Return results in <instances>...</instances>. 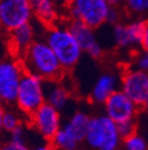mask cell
<instances>
[{
    "instance_id": "31",
    "label": "cell",
    "mask_w": 148,
    "mask_h": 150,
    "mask_svg": "<svg viewBox=\"0 0 148 150\" xmlns=\"http://www.w3.org/2000/svg\"><path fill=\"white\" fill-rule=\"evenodd\" d=\"M141 108L146 112V113H148V94H147V97H146V99H145L143 104L141 105Z\"/></svg>"
},
{
    "instance_id": "6",
    "label": "cell",
    "mask_w": 148,
    "mask_h": 150,
    "mask_svg": "<svg viewBox=\"0 0 148 150\" xmlns=\"http://www.w3.org/2000/svg\"><path fill=\"white\" fill-rule=\"evenodd\" d=\"M24 73L20 59L11 56L0 60V103L5 106L14 105Z\"/></svg>"
},
{
    "instance_id": "26",
    "label": "cell",
    "mask_w": 148,
    "mask_h": 150,
    "mask_svg": "<svg viewBox=\"0 0 148 150\" xmlns=\"http://www.w3.org/2000/svg\"><path fill=\"white\" fill-rule=\"evenodd\" d=\"M0 150H31L26 143H15V142H11L6 143L4 145L0 146Z\"/></svg>"
},
{
    "instance_id": "11",
    "label": "cell",
    "mask_w": 148,
    "mask_h": 150,
    "mask_svg": "<svg viewBox=\"0 0 148 150\" xmlns=\"http://www.w3.org/2000/svg\"><path fill=\"white\" fill-rule=\"evenodd\" d=\"M69 29L76 37L77 42L84 52H87L91 59L98 60L103 56V47L97 41L95 29L90 28L89 25L80 22V21H70Z\"/></svg>"
},
{
    "instance_id": "12",
    "label": "cell",
    "mask_w": 148,
    "mask_h": 150,
    "mask_svg": "<svg viewBox=\"0 0 148 150\" xmlns=\"http://www.w3.org/2000/svg\"><path fill=\"white\" fill-rule=\"evenodd\" d=\"M36 26L30 22L8 32V48L12 56L20 59L30 45L36 41Z\"/></svg>"
},
{
    "instance_id": "30",
    "label": "cell",
    "mask_w": 148,
    "mask_h": 150,
    "mask_svg": "<svg viewBox=\"0 0 148 150\" xmlns=\"http://www.w3.org/2000/svg\"><path fill=\"white\" fill-rule=\"evenodd\" d=\"M108 4L110 6H116V7H120L121 5H123V0H107Z\"/></svg>"
},
{
    "instance_id": "17",
    "label": "cell",
    "mask_w": 148,
    "mask_h": 150,
    "mask_svg": "<svg viewBox=\"0 0 148 150\" xmlns=\"http://www.w3.org/2000/svg\"><path fill=\"white\" fill-rule=\"evenodd\" d=\"M50 143L56 150H80L81 144L63 127L57 131V134L52 137Z\"/></svg>"
},
{
    "instance_id": "23",
    "label": "cell",
    "mask_w": 148,
    "mask_h": 150,
    "mask_svg": "<svg viewBox=\"0 0 148 150\" xmlns=\"http://www.w3.org/2000/svg\"><path fill=\"white\" fill-rule=\"evenodd\" d=\"M133 68L139 69V70H145L148 71V52L142 50L136 52L134 59H133Z\"/></svg>"
},
{
    "instance_id": "2",
    "label": "cell",
    "mask_w": 148,
    "mask_h": 150,
    "mask_svg": "<svg viewBox=\"0 0 148 150\" xmlns=\"http://www.w3.org/2000/svg\"><path fill=\"white\" fill-rule=\"evenodd\" d=\"M44 40L58 57L65 71L75 68L84 52L69 26L52 24L46 26Z\"/></svg>"
},
{
    "instance_id": "18",
    "label": "cell",
    "mask_w": 148,
    "mask_h": 150,
    "mask_svg": "<svg viewBox=\"0 0 148 150\" xmlns=\"http://www.w3.org/2000/svg\"><path fill=\"white\" fill-rule=\"evenodd\" d=\"M112 38L114 42V45L119 49H129L134 48L131 36H129L128 29H127V23H117L113 25L112 28Z\"/></svg>"
},
{
    "instance_id": "9",
    "label": "cell",
    "mask_w": 148,
    "mask_h": 150,
    "mask_svg": "<svg viewBox=\"0 0 148 150\" xmlns=\"http://www.w3.org/2000/svg\"><path fill=\"white\" fill-rule=\"evenodd\" d=\"M103 106L105 115L117 124L126 120L135 119L141 108V106L135 104L120 88L107 99Z\"/></svg>"
},
{
    "instance_id": "7",
    "label": "cell",
    "mask_w": 148,
    "mask_h": 150,
    "mask_svg": "<svg viewBox=\"0 0 148 150\" xmlns=\"http://www.w3.org/2000/svg\"><path fill=\"white\" fill-rule=\"evenodd\" d=\"M33 16L30 0H0V28L6 32L30 23Z\"/></svg>"
},
{
    "instance_id": "25",
    "label": "cell",
    "mask_w": 148,
    "mask_h": 150,
    "mask_svg": "<svg viewBox=\"0 0 148 150\" xmlns=\"http://www.w3.org/2000/svg\"><path fill=\"white\" fill-rule=\"evenodd\" d=\"M11 135V142H15V143H26L25 141V130L23 124L20 126H18L15 130H13L12 132H10Z\"/></svg>"
},
{
    "instance_id": "16",
    "label": "cell",
    "mask_w": 148,
    "mask_h": 150,
    "mask_svg": "<svg viewBox=\"0 0 148 150\" xmlns=\"http://www.w3.org/2000/svg\"><path fill=\"white\" fill-rule=\"evenodd\" d=\"M34 17L44 25L54 24L57 19V4L56 0H30Z\"/></svg>"
},
{
    "instance_id": "8",
    "label": "cell",
    "mask_w": 148,
    "mask_h": 150,
    "mask_svg": "<svg viewBox=\"0 0 148 150\" xmlns=\"http://www.w3.org/2000/svg\"><path fill=\"white\" fill-rule=\"evenodd\" d=\"M26 119L37 132L49 142L62 127L61 111L49 103H44Z\"/></svg>"
},
{
    "instance_id": "20",
    "label": "cell",
    "mask_w": 148,
    "mask_h": 150,
    "mask_svg": "<svg viewBox=\"0 0 148 150\" xmlns=\"http://www.w3.org/2000/svg\"><path fill=\"white\" fill-rule=\"evenodd\" d=\"M124 8L133 16H145L148 13V0H123Z\"/></svg>"
},
{
    "instance_id": "3",
    "label": "cell",
    "mask_w": 148,
    "mask_h": 150,
    "mask_svg": "<svg viewBox=\"0 0 148 150\" xmlns=\"http://www.w3.org/2000/svg\"><path fill=\"white\" fill-rule=\"evenodd\" d=\"M84 143L90 150H116L121 148L122 138L117 123L105 113L90 118Z\"/></svg>"
},
{
    "instance_id": "1",
    "label": "cell",
    "mask_w": 148,
    "mask_h": 150,
    "mask_svg": "<svg viewBox=\"0 0 148 150\" xmlns=\"http://www.w3.org/2000/svg\"><path fill=\"white\" fill-rule=\"evenodd\" d=\"M25 71L40 76L44 81L61 80L65 71L45 40H36L20 57Z\"/></svg>"
},
{
    "instance_id": "15",
    "label": "cell",
    "mask_w": 148,
    "mask_h": 150,
    "mask_svg": "<svg viewBox=\"0 0 148 150\" xmlns=\"http://www.w3.org/2000/svg\"><path fill=\"white\" fill-rule=\"evenodd\" d=\"M90 118L91 117L87 113V112L76 111L62 127L65 131H68L75 139H77L80 143H82V142H84V138L87 135Z\"/></svg>"
},
{
    "instance_id": "13",
    "label": "cell",
    "mask_w": 148,
    "mask_h": 150,
    "mask_svg": "<svg viewBox=\"0 0 148 150\" xmlns=\"http://www.w3.org/2000/svg\"><path fill=\"white\" fill-rule=\"evenodd\" d=\"M121 79H119L114 73H103L97 78L90 92V100L97 104L103 105L107 99L119 89Z\"/></svg>"
},
{
    "instance_id": "5",
    "label": "cell",
    "mask_w": 148,
    "mask_h": 150,
    "mask_svg": "<svg viewBox=\"0 0 148 150\" xmlns=\"http://www.w3.org/2000/svg\"><path fill=\"white\" fill-rule=\"evenodd\" d=\"M109 8L107 0H65L70 21H80L92 29H98L107 23Z\"/></svg>"
},
{
    "instance_id": "29",
    "label": "cell",
    "mask_w": 148,
    "mask_h": 150,
    "mask_svg": "<svg viewBox=\"0 0 148 150\" xmlns=\"http://www.w3.org/2000/svg\"><path fill=\"white\" fill-rule=\"evenodd\" d=\"M33 150H56V149L51 145V143H49V144H42V145L36 146Z\"/></svg>"
},
{
    "instance_id": "22",
    "label": "cell",
    "mask_w": 148,
    "mask_h": 150,
    "mask_svg": "<svg viewBox=\"0 0 148 150\" xmlns=\"http://www.w3.org/2000/svg\"><path fill=\"white\" fill-rule=\"evenodd\" d=\"M117 127H119V132H120V136H121L122 139L128 137V136H131V135H133V134H135V132H138V124H136L135 119L119 123Z\"/></svg>"
},
{
    "instance_id": "28",
    "label": "cell",
    "mask_w": 148,
    "mask_h": 150,
    "mask_svg": "<svg viewBox=\"0 0 148 150\" xmlns=\"http://www.w3.org/2000/svg\"><path fill=\"white\" fill-rule=\"evenodd\" d=\"M5 111H6L5 105L0 103V132H3V131H4V127H3V119H4Z\"/></svg>"
},
{
    "instance_id": "19",
    "label": "cell",
    "mask_w": 148,
    "mask_h": 150,
    "mask_svg": "<svg viewBox=\"0 0 148 150\" xmlns=\"http://www.w3.org/2000/svg\"><path fill=\"white\" fill-rule=\"evenodd\" d=\"M121 148L122 150H148V142L143 136L135 132L122 139Z\"/></svg>"
},
{
    "instance_id": "4",
    "label": "cell",
    "mask_w": 148,
    "mask_h": 150,
    "mask_svg": "<svg viewBox=\"0 0 148 150\" xmlns=\"http://www.w3.org/2000/svg\"><path fill=\"white\" fill-rule=\"evenodd\" d=\"M44 103H46L45 81L38 75L25 71L18 88L15 107L27 118Z\"/></svg>"
},
{
    "instance_id": "21",
    "label": "cell",
    "mask_w": 148,
    "mask_h": 150,
    "mask_svg": "<svg viewBox=\"0 0 148 150\" xmlns=\"http://www.w3.org/2000/svg\"><path fill=\"white\" fill-rule=\"evenodd\" d=\"M22 118L19 116V113L13 110H6L4 113V119H3V127L4 131L6 132H12L13 130H15L18 126H20L22 123Z\"/></svg>"
},
{
    "instance_id": "32",
    "label": "cell",
    "mask_w": 148,
    "mask_h": 150,
    "mask_svg": "<svg viewBox=\"0 0 148 150\" xmlns=\"http://www.w3.org/2000/svg\"><path fill=\"white\" fill-rule=\"evenodd\" d=\"M116 150H122V149H116Z\"/></svg>"
},
{
    "instance_id": "27",
    "label": "cell",
    "mask_w": 148,
    "mask_h": 150,
    "mask_svg": "<svg viewBox=\"0 0 148 150\" xmlns=\"http://www.w3.org/2000/svg\"><path fill=\"white\" fill-rule=\"evenodd\" d=\"M141 49L148 52V21L145 23V30H143V36H142V41L140 44Z\"/></svg>"
},
{
    "instance_id": "14",
    "label": "cell",
    "mask_w": 148,
    "mask_h": 150,
    "mask_svg": "<svg viewBox=\"0 0 148 150\" xmlns=\"http://www.w3.org/2000/svg\"><path fill=\"white\" fill-rule=\"evenodd\" d=\"M58 81L59 80L45 81L46 103L51 104L59 111H63L70 103L71 93L64 85L58 83Z\"/></svg>"
},
{
    "instance_id": "24",
    "label": "cell",
    "mask_w": 148,
    "mask_h": 150,
    "mask_svg": "<svg viewBox=\"0 0 148 150\" xmlns=\"http://www.w3.org/2000/svg\"><path fill=\"white\" fill-rule=\"evenodd\" d=\"M121 22V11L120 7L116 6H110L109 11H108V16H107V23L109 25H115L117 23Z\"/></svg>"
},
{
    "instance_id": "10",
    "label": "cell",
    "mask_w": 148,
    "mask_h": 150,
    "mask_svg": "<svg viewBox=\"0 0 148 150\" xmlns=\"http://www.w3.org/2000/svg\"><path fill=\"white\" fill-rule=\"evenodd\" d=\"M120 89L141 106L148 94V71L135 68L127 69L121 76Z\"/></svg>"
}]
</instances>
